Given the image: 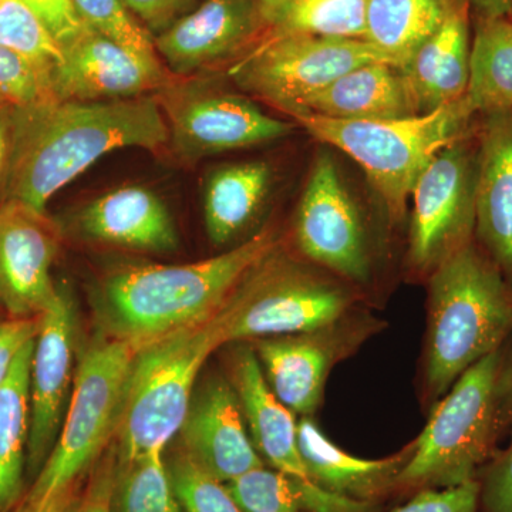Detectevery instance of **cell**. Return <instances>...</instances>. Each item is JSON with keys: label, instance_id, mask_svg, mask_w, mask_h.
Listing matches in <instances>:
<instances>
[{"label": "cell", "instance_id": "1", "mask_svg": "<svg viewBox=\"0 0 512 512\" xmlns=\"http://www.w3.org/2000/svg\"><path fill=\"white\" fill-rule=\"evenodd\" d=\"M168 150L156 96L113 101L53 99L12 109V141L2 201L46 212L47 202L101 157L123 148Z\"/></svg>", "mask_w": 512, "mask_h": 512}, {"label": "cell", "instance_id": "2", "mask_svg": "<svg viewBox=\"0 0 512 512\" xmlns=\"http://www.w3.org/2000/svg\"><path fill=\"white\" fill-rule=\"evenodd\" d=\"M281 244L265 228L234 249L192 264H120L101 275L93 306L103 335L141 349L212 318L245 274Z\"/></svg>", "mask_w": 512, "mask_h": 512}, {"label": "cell", "instance_id": "3", "mask_svg": "<svg viewBox=\"0 0 512 512\" xmlns=\"http://www.w3.org/2000/svg\"><path fill=\"white\" fill-rule=\"evenodd\" d=\"M512 335V282L474 239L429 276L424 383L434 403Z\"/></svg>", "mask_w": 512, "mask_h": 512}, {"label": "cell", "instance_id": "4", "mask_svg": "<svg viewBox=\"0 0 512 512\" xmlns=\"http://www.w3.org/2000/svg\"><path fill=\"white\" fill-rule=\"evenodd\" d=\"M477 113L467 97L417 116L393 120H335L293 116L311 136L339 148L363 168L384 210L400 222L424 168L443 148L473 133Z\"/></svg>", "mask_w": 512, "mask_h": 512}, {"label": "cell", "instance_id": "5", "mask_svg": "<svg viewBox=\"0 0 512 512\" xmlns=\"http://www.w3.org/2000/svg\"><path fill=\"white\" fill-rule=\"evenodd\" d=\"M511 355L505 343L471 366L434 403L429 423L413 440L412 457L397 477L394 493L414 494L477 480L504 431L500 383Z\"/></svg>", "mask_w": 512, "mask_h": 512}, {"label": "cell", "instance_id": "6", "mask_svg": "<svg viewBox=\"0 0 512 512\" xmlns=\"http://www.w3.org/2000/svg\"><path fill=\"white\" fill-rule=\"evenodd\" d=\"M222 346L215 313L138 350L114 427L117 457L165 450L180 433L202 367Z\"/></svg>", "mask_w": 512, "mask_h": 512}, {"label": "cell", "instance_id": "7", "mask_svg": "<svg viewBox=\"0 0 512 512\" xmlns=\"http://www.w3.org/2000/svg\"><path fill=\"white\" fill-rule=\"evenodd\" d=\"M356 302L348 282L298 261L279 244L239 281L217 320L225 346L318 328L355 309Z\"/></svg>", "mask_w": 512, "mask_h": 512}, {"label": "cell", "instance_id": "8", "mask_svg": "<svg viewBox=\"0 0 512 512\" xmlns=\"http://www.w3.org/2000/svg\"><path fill=\"white\" fill-rule=\"evenodd\" d=\"M138 350L103 333L83 350L56 446L23 498L46 501L72 490L110 446Z\"/></svg>", "mask_w": 512, "mask_h": 512}, {"label": "cell", "instance_id": "9", "mask_svg": "<svg viewBox=\"0 0 512 512\" xmlns=\"http://www.w3.org/2000/svg\"><path fill=\"white\" fill-rule=\"evenodd\" d=\"M370 63L394 64L366 40L271 35L235 64L231 76L242 90L292 117L340 76Z\"/></svg>", "mask_w": 512, "mask_h": 512}, {"label": "cell", "instance_id": "10", "mask_svg": "<svg viewBox=\"0 0 512 512\" xmlns=\"http://www.w3.org/2000/svg\"><path fill=\"white\" fill-rule=\"evenodd\" d=\"M477 133L440 151L417 178L407 259L429 276L476 235Z\"/></svg>", "mask_w": 512, "mask_h": 512}, {"label": "cell", "instance_id": "11", "mask_svg": "<svg viewBox=\"0 0 512 512\" xmlns=\"http://www.w3.org/2000/svg\"><path fill=\"white\" fill-rule=\"evenodd\" d=\"M168 127V150L183 161L274 143L292 123L266 114L241 94L181 79L157 94Z\"/></svg>", "mask_w": 512, "mask_h": 512}, {"label": "cell", "instance_id": "12", "mask_svg": "<svg viewBox=\"0 0 512 512\" xmlns=\"http://www.w3.org/2000/svg\"><path fill=\"white\" fill-rule=\"evenodd\" d=\"M383 328L382 320L355 308L306 332L255 340L252 348L275 396L296 416H313L333 367Z\"/></svg>", "mask_w": 512, "mask_h": 512}, {"label": "cell", "instance_id": "13", "mask_svg": "<svg viewBox=\"0 0 512 512\" xmlns=\"http://www.w3.org/2000/svg\"><path fill=\"white\" fill-rule=\"evenodd\" d=\"M295 244L311 264L349 285H365L373 274L365 222L338 164L318 154L295 215Z\"/></svg>", "mask_w": 512, "mask_h": 512}, {"label": "cell", "instance_id": "14", "mask_svg": "<svg viewBox=\"0 0 512 512\" xmlns=\"http://www.w3.org/2000/svg\"><path fill=\"white\" fill-rule=\"evenodd\" d=\"M30 366V429L26 480H36L56 446L72 396L77 308L72 291L57 284L55 299L40 316Z\"/></svg>", "mask_w": 512, "mask_h": 512}, {"label": "cell", "instance_id": "15", "mask_svg": "<svg viewBox=\"0 0 512 512\" xmlns=\"http://www.w3.org/2000/svg\"><path fill=\"white\" fill-rule=\"evenodd\" d=\"M62 228L23 202H0V309L9 318H39L55 299L53 264Z\"/></svg>", "mask_w": 512, "mask_h": 512}, {"label": "cell", "instance_id": "16", "mask_svg": "<svg viewBox=\"0 0 512 512\" xmlns=\"http://www.w3.org/2000/svg\"><path fill=\"white\" fill-rule=\"evenodd\" d=\"M160 57L140 55L83 25L63 47V62L53 77L56 99L113 101L157 96L180 82Z\"/></svg>", "mask_w": 512, "mask_h": 512}, {"label": "cell", "instance_id": "17", "mask_svg": "<svg viewBox=\"0 0 512 512\" xmlns=\"http://www.w3.org/2000/svg\"><path fill=\"white\" fill-rule=\"evenodd\" d=\"M266 25L259 0H204L154 45L174 76L190 79L244 52Z\"/></svg>", "mask_w": 512, "mask_h": 512}, {"label": "cell", "instance_id": "18", "mask_svg": "<svg viewBox=\"0 0 512 512\" xmlns=\"http://www.w3.org/2000/svg\"><path fill=\"white\" fill-rule=\"evenodd\" d=\"M178 434L180 450L222 483L266 466L228 377L212 375L197 383Z\"/></svg>", "mask_w": 512, "mask_h": 512}, {"label": "cell", "instance_id": "19", "mask_svg": "<svg viewBox=\"0 0 512 512\" xmlns=\"http://www.w3.org/2000/svg\"><path fill=\"white\" fill-rule=\"evenodd\" d=\"M86 241L136 252L168 254L180 244L165 202L147 187L123 185L84 205L73 218Z\"/></svg>", "mask_w": 512, "mask_h": 512}, {"label": "cell", "instance_id": "20", "mask_svg": "<svg viewBox=\"0 0 512 512\" xmlns=\"http://www.w3.org/2000/svg\"><path fill=\"white\" fill-rule=\"evenodd\" d=\"M481 117L474 239L512 282V109Z\"/></svg>", "mask_w": 512, "mask_h": 512}, {"label": "cell", "instance_id": "21", "mask_svg": "<svg viewBox=\"0 0 512 512\" xmlns=\"http://www.w3.org/2000/svg\"><path fill=\"white\" fill-rule=\"evenodd\" d=\"M228 369L229 382L264 463L286 476L309 480L299 454L298 416L272 392L254 348L237 343L229 356Z\"/></svg>", "mask_w": 512, "mask_h": 512}, {"label": "cell", "instance_id": "22", "mask_svg": "<svg viewBox=\"0 0 512 512\" xmlns=\"http://www.w3.org/2000/svg\"><path fill=\"white\" fill-rule=\"evenodd\" d=\"M298 448L312 483L353 500L379 504L396 491L397 477L412 457L414 441L393 456L367 460L336 446L313 416H306L299 417Z\"/></svg>", "mask_w": 512, "mask_h": 512}, {"label": "cell", "instance_id": "23", "mask_svg": "<svg viewBox=\"0 0 512 512\" xmlns=\"http://www.w3.org/2000/svg\"><path fill=\"white\" fill-rule=\"evenodd\" d=\"M301 113L366 121L404 119L417 116L420 110L402 67L370 63L350 70L320 90L306 101Z\"/></svg>", "mask_w": 512, "mask_h": 512}, {"label": "cell", "instance_id": "24", "mask_svg": "<svg viewBox=\"0 0 512 512\" xmlns=\"http://www.w3.org/2000/svg\"><path fill=\"white\" fill-rule=\"evenodd\" d=\"M468 0H458L440 29L402 67L420 114L463 99L470 80Z\"/></svg>", "mask_w": 512, "mask_h": 512}, {"label": "cell", "instance_id": "25", "mask_svg": "<svg viewBox=\"0 0 512 512\" xmlns=\"http://www.w3.org/2000/svg\"><path fill=\"white\" fill-rule=\"evenodd\" d=\"M272 168L265 161L222 165L208 177L204 221L212 244L224 247L249 227L268 198Z\"/></svg>", "mask_w": 512, "mask_h": 512}, {"label": "cell", "instance_id": "26", "mask_svg": "<svg viewBox=\"0 0 512 512\" xmlns=\"http://www.w3.org/2000/svg\"><path fill=\"white\" fill-rule=\"evenodd\" d=\"M35 342L22 349L0 386V512L15 511L28 491L30 366Z\"/></svg>", "mask_w": 512, "mask_h": 512}, {"label": "cell", "instance_id": "27", "mask_svg": "<svg viewBox=\"0 0 512 512\" xmlns=\"http://www.w3.org/2000/svg\"><path fill=\"white\" fill-rule=\"evenodd\" d=\"M457 2L367 0L365 40L404 67L440 29Z\"/></svg>", "mask_w": 512, "mask_h": 512}, {"label": "cell", "instance_id": "28", "mask_svg": "<svg viewBox=\"0 0 512 512\" xmlns=\"http://www.w3.org/2000/svg\"><path fill=\"white\" fill-rule=\"evenodd\" d=\"M466 97L477 114L512 109V18L477 16Z\"/></svg>", "mask_w": 512, "mask_h": 512}, {"label": "cell", "instance_id": "29", "mask_svg": "<svg viewBox=\"0 0 512 512\" xmlns=\"http://www.w3.org/2000/svg\"><path fill=\"white\" fill-rule=\"evenodd\" d=\"M113 512H184L171 483L164 450L117 457Z\"/></svg>", "mask_w": 512, "mask_h": 512}, {"label": "cell", "instance_id": "30", "mask_svg": "<svg viewBox=\"0 0 512 512\" xmlns=\"http://www.w3.org/2000/svg\"><path fill=\"white\" fill-rule=\"evenodd\" d=\"M367 0H292L276 16L272 35L365 40Z\"/></svg>", "mask_w": 512, "mask_h": 512}, {"label": "cell", "instance_id": "31", "mask_svg": "<svg viewBox=\"0 0 512 512\" xmlns=\"http://www.w3.org/2000/svg\"><path fill=\"white\" fill-rule=\"evenodd\" d=\"M0 45L35 63L53 87L63 62L62 46L23 0H0Z\"/></svg>", "mask_w": 512, "mask_h": 512}, {"label": "cell", "instance_id": "32", "mask_svg": "<svg viewBox=\"0 0 512 512\" xmlns=\"http://www.w3.org/2000/svg\"><path fill=\"white\" fill-rule=\"evenodd\" d=\"M84 26L140 55L156 57L154 37L141 25L123 0H73Z\"/></svg>", "mask_w": 512, "mask_h": 512}, {"label": "cell", "instance_id": "33", "mask_svg": "<svg viewBox=\"0 0 512 512\" xmlns=\"http://www.w3.org/2000/svg\"><path fill=\"white\" fill-rule=\"evenodd\" d=\"M167 466L184 512H241L227 483L202 470L183 451L178 450Z\"/></svg>", "mask_w": 512, "mask_h": 512}, {"label": "cell", "instance_id": "34", "mask_svg": "<svg viewBox=\"0 0 512 512\" xmlns=\"http://www.w3.org/2000/svg\"><path fill=\"white\" fill-rule=\"evenodd\" d=\"M241 512H302L295 480L262 466L227 483Z\"/></svg>", "mask_w": 512, "mask_h": 512}, {"label": "cell", "instance_id": "35", "mask_svg": "<svg viewBox=\"0 0 512 512\" xmlns=\"http://www.w3.org/2000/svg\"><path fill=\"white\" fill-rule=\"evenodd\" d=\"M53 99L49 77L25 56L0 45V104L22 109Z\"/></svg>", "mask_w": 512, "mask_h": 512}, {"label": "cell", "instance_id": "36", "mask_svg": "<svg viewBox=\"0 0 512 512\" xmlns=\"http://www.w3.org/2000/svg\"><path fill=\"white\" fill-rule=\"evenodd\" d=\"M116 468V446L110 443L90 468L89 478L84 484H79L62 512H113Z\"/></svg>", "mask_w": 512, "mask_h": 512}, {"label": "cell", "instance_id": "37", "mask_svg": "<svg viewBox=\"0 0 512 512\" xmlns=\"http://www.w3.org/2000/svg\"><path fill=\"white\" fill-rule=\"evenodd\" d=\"M389 512H481L478 480L448 488L417 491L406 504Z\"/></svg>", "mask_w": 512, "mask_h": 512}, {"label": "cell", "instance_id": "38", "mask_svg": "<svg viewBox=\"0 0 512 512\" xmlns=\"http://www.w3.org/2000/svg\"><path fill=\"white\" fill-rule=\"evenodd\" d=\"M511 440L478 474L481 512H512V423Z\"/></svg>", "mask_w": 512, "mask_h": 512}, {"label": "cell", "instance_id": "39", "mask_svg": "<svg viewBox=\"0 0 512 512\" xmlns=\"http://www.w3.org/2000/svg\"><path fill=\"white\" fill-rule=\"evenodd\" d=\"M123 2L154 39L200 5V0H123Z\"/></svg>", "mask_w": 512, "mask_h": 512}, {"label": "cell", "instance_id": "40", "mask_svg": "<svg viewBox=\"0 0 512 512\" xmlns=\"http://www.w3.org/2000/svg\"><path fill=\"white\" fill-rule=\"evenodd\" d=\"M23 2L39 16L62 49L69 45L83 29L82 20L77 16L73 0H23Z\"/></svg>", "mask_w": 512, "mask_h": 512}, {"label": "cell", "instance_id": "41", "mask_svg": "<svg viewBox=\"0 0 512 512\" xmlns=\"http://www.w3.org/2000/svg\"><path fill=\"white\" fill-rule=\"evenodd\" d=\"M293 480L302 512H379V505L375 503L357 501L332 493L311 480L295 477Z\"/></svg>", "mask_w": 512, "mask_h": 512}, {"label": "cell", "instance_id": "42", "mask_svg": "<svg viewBox=\"0 0 512 512\" xmlns=\"http://www.w3.org/2000/svg\"><path fill=\"white\" fill-rule=\"evenodd\" d=\"M42 316V315H40ZM0 318V386L8 379L19 353L39 335L42 319Z\"/></svg>", "mask_w": 512, "mask_h": 512}, {"label": "cell", "instance_id": "43", "mask_svg": "<svg viewBox=\"0 0 512 512\" xmlns=\"http://www.w3.org/2000/svg\"><path fill=\"white\" fill-rule=\"evenodd\" d=\"M10 141H12V109L0 104V202H2L6 174H8Z\"/></svg>", "mask_w": 512, "mask_h": 512}, {"label": "cell", "instance_id": "44", "mask_svg": "<svg viewBox=\"0 0 512 512\" xmlns=\"http://www.w3.org/2000/svg\"><path fill=\"white\" fill-rule=\"evenodd\" d=\"M77 487H79V485H77ZM77 487L69 491H64V493L49 498V500L46 501H29L23 498L22 503H20L13 512H62Z\"/></svg>", "mask_w": 512, "mask_h": 512}, {"label": "cell", "instance_id": "45", "mask_svg": "<svg viewBox=\"0 0 512 512\" xmlns=\"http://www.w3.org/2000/svg\"><path fill=\"white\" fill-rule=\"evenodd\" d=\"M500 416L503 429L512 423V355L505 366L500 383Z\"/></svg>", "mask_w": 512, "mask_h": 512}, {"label": "cell", "instance_id": "46", "mask_svg": "<svg viewBox=\"0 0 512 512\" xmlns=\"http://www.w3.org/2000/svg\"><path fill=\"white\" fill-rule=\"evenodd\" d=\"M478 18H512V0H468Z\"/></svg>", "mask_w": 512, "mask_h": 512}, {"label": "cell", "instance_id": "47", "mask_svg": "<svg viewBox=\"0 0 512 512\" xmlns=\"http://www.w3.org/2000/svg\"><path fill=\"white\" fill-rule=\"evenodd\" d=\"M261 2L262 12H264L266 20H268L269 25H272L276 16L281 13V10L285 8L288 3H291L292 0H259Z\"/></svg>", "mask_w": 512, "mask_h": 512}, {"label": "cell", "instance_id": "48", "mask_svg": "<svg viewBox=\"0 0 512 512\" xmlns=\"http://www.w3.org/2000/svg\"><path fill=\"white\" fill-rule=\"evenodd\" d=\"M444 2H447V3H454V2H457V0H444Z\"/></svg>", "mask_w": 512, "mask_h": 512}]
</instances>
